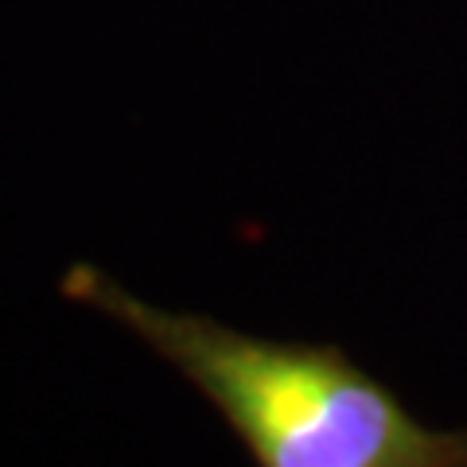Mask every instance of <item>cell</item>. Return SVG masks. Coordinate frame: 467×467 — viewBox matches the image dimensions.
I'll return each mask as SVG.
<instances>
[{"mask_svg":"<svg viewBox=\"0 0 467 467\" xmlns=\"http://www.w3.org/2000/svg\"><path fill=\"white\" fill-rule=\"evenodd\" d=\"M58 292L140 339L223 417L257 467H467V425H425L335 343L269 339L160 308L90 261H75Z\"/></svg>","mask_w":467,"mask_h":467,"instance_id":"1","label":"cell"}]
</instances>
